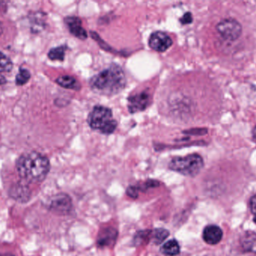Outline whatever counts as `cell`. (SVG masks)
Here are the masks:
<instances>
[{
	"label": "cell",
	"mask_w": 256,
	"mask_h": 256,
	"mask_svg": "<svg viewBox=\"0 0 256 256\" xmlns=\"http://www.w3.org/2000/svg\"><path fill=\"white\" fill-rule=\"evenodd\" d=\"M2 32H3L2 25L1 23H0V36H1L2 33Z\"/></svg>",
	"instance_id": "27"
},
{
	"label": "cell",
	"mask_w": 256,
	"mask_h": 256,
	"mask_svg": "<svg viewBox=\"0 0 256 256\" xmlns=\"http://www.w3.org/2000/svg\"><path fill=\"white\" fill-rule=\"evenodd\" d=\"M10 195L12 198L18 201H26L30 198V189L26 185L18 184L10 189Z\"/></svg>",
	"instance_id": "13"
},
{
	"label": "cell",
	"mask_w": 256,
	"mask_h": 256,
	"mask_svg": "<svg viewBox=\"0 0 256 256\" xmlns=\"http://www.w3.org/2000/svg\"><path fill=\"white\" fill-rule=\"evenodd\" d=\"M67 49L66 46H60L52 48L48 53V57L52 60H60L63 61L64 59V54Z\"/></svg>",
	"instance_id": "18"
},
{
	"label": "cell",
	"mask_w": 256,
	"mask_h": 256,
	"mask_svg": "<svg viewBox=\"0 0 256 256\" xmlns=\"http://www.w3.org/2000/svg\"><path fill=\"white\" fill-rule=\"evenodd\" d=\"M218 33L222 38L228 41H236L242 34V26L234 18H225L216 26Z\"/></svg>",
	"instance_id": "5"
},
{
	"label": "cell",
	"mask_w": 256,
	"mask_h": 256,
	"mask_svg": "<svg viewBox=\"0 0 256 256\" xmlns=\"http://www.w3.org/2000/svg\"><path fill=\"white\" fill-rule=\"evenodd\" d=\"M222 230L216 225H207L203 230V240L209 245L218 244L222 240Z\"/></svg>",
	"instance_id": "9"
},
{
	"label": "cell",
	"mask_w": 256,
	"mask_h": 256,
	"mask_svg": "<svg viewBox=\"0 0 256 256\" xmlns=\"http://www.w3.org/2000/svg\"><path fill=\"white\" fill-rule=\"evenodd\" d=\"M127 194L128 196L132 198H136L138 195V190L136 186H130L128 188Z\"/></svg>",
	"instance_id": "21"
},
{
	"label": "cell",
	"mask_w": 256,
	"mask_h": 256,
	"mask_svg": "<svg viewBox=\"0 0 256 256\" xmlns=\"http://www.w3.org/2000/svg\"><path fill=\"white\" fill-rule=\"evenodd\" d=\"M250 210L252 212V214L256 216V195L251 198L250 202Z\"/></svg>",
	"instance_id": "23"
},
{
	"label": "cell",
	"mask_w": 256,
	"mask_h": 256,
	"mask_svg": "<svg viewBox=\"0 0 256 256\" xmlns=\"http://www.w3.org/2000/svg\"><path fill=\"white\" fill-rule=\"evenodd\" d=\"M56 83L61 87L69 90H79L80 85L76 79L69 75H64L57 78Z\"/></svg>",
	"instance_id": "15"
},
{
	"label": "cell",
	"mask_w": 256,
	"mask_h": 256,
	"mask_svg": "<svg viewBox=\"0 0 256 256\" xmlns=\"http://www.w3.org/2000/svg\"><path fill=\"white\" fill-rule=\"evenodd\" d=\"M118 237V231L114 228H106L102 230L98 236V245L100 247H108L116 243Z\"/></svg>",
	"instance_id": "11"
},
{
	"label": "cell",
	"mask_w": 256,
	"mask_h": 256,
	"mask_svg": "<svg viewBox=\"0 0 256 256\" xmlns=\"http://www.w3.org/2000/svg\"><path fill=\"white\" fill-rule=\"evenodd\" d=\"M13 68V63L12 60L0 52V72H9Z\"/></svg>",
	"instance_id": "19"
},
{
	"label": "cell",
	"mask_w": 256,
	"mask_h": 256,
	"mask_svg": "<svg viewBox=\"0 0 256 256\" xmlns=\"http://www.w3.org/2000/svg\"><path fill=\"white\" fill-rule=\"evenodd\" d=\"M204 167V160L200 155L194 153L184 157L173 158L168 164V168L186 177H194L200 174Z\"/></svg>",
	"instance_id": "4"
},
{
	"label": "cell",
	"mask_w": 256,
	"mask_h": 256,
	"mask_svg": "<svg viewBox=\"0 0 256 256\" xmlns=\"http://www.w3.org/2000/svg\"><path fill=\"white\" fill-rule=\"evenodd\" d=\"M240 243L245 252L256 255V233L246 231L240 237Z\"/></svg>",
	"instance_id": "12"
},
{
	"label": "cell",
	"mask_w": 256,
	"mask_h": 256,
	"mask_svg": "<svg viewBox=\"0 0 256 256\" xmlns=\"http://www.w3.org/2000/svg\"><path fill=\"white\" fill-rule=\"evenodd\" d=\"M64 23L70 33L75 37L81 40H85L88 37L86 31L82 27V21L78 17H68L64 19Z\"/></svg>",
	"instance_id": "10"
},
{
	"label": "cell",
	"mask_w": 256,
	"mask_h": 256,
	"mask_svg": "<svg viewBox=\"0 0 256 256\" xmlns=\"http://www.w3.org/2000/svg\"><path fill=\"white\" fill-rule=\"evenodd\" d=\"M180 245L176 239L166 242L160 248V252L166 256H176L180 253Z\"/></svg>",
	"instance_id": "14"
},
{
	"label": "cell",
	"mask_w": 256,
	"mask_h": 256,
	"mask_svg": "<svg viewBox=\"0 0 256 256\" xmlns=\"http://www.w3.org/2000/svg\"><path fill=\"white\" fill-rule=\"evenodd\" d=\"M6 82H7V81H6V78L2 76V75H0V85H3V84H6Z\"/></svg>",
	"instance_id": "24"
},
{
	"label": "cell",
	"mask_w": 256,
	"mask_h": 256,
	"mask_svg": "<svg viewBox=\"0 0 256 256\" xmlns=\"http://www.w3.org/2000/svg\"><path fill=\"white\" fill-rule=\"evenodd\" d=\"M0 256H14L12 254H0Z\"/></svg>",
	"instance_id": "28"
},
{
	"label": "cell",
	"mask_w": 256,
	"mask_h": 256,
	"mask_svg": "<svg viewBox=\"0 0 256 256\" xmlns=\"http://www.w3.org/2000/svg\"><path fill=\"white\" fill-rule=\"evenodd\" d=\"M16 170L20 177L31 183L43 181L50 168L49 159L42 153L30 152L20 156L16 161Z\"/></svg>",
	"instance_id": "1"
},
{
	"label": "cell",
	"mask_w": 256,
	"mask_h": 256,
	"mask_svg": "<svg viewBox=\"0 0 256 256\" xmlns=\"http://www.w3.org/2000/svg\"><path fill=\"white\" fill-rule=\"evenodd\" d=\"M92 90L99 94L112 96L121 92L126 85L124 71L117 65H112L90 80Z\"/></svg>",
	"instance_id": "2"
},
{
	"label": "cell",
	"mask_w": 256,
	"mask_h": 256,
	"mask_svg": "<svg viewBox=\"0 0 256 256\" xmlns=\"http://www.w3.org/2000/svg\"><path fill=\"white\" fill-rule=\"evenodd\" d=\"M152 230H147V231H140L136 234L134 237V244L136 246H140L142 244H146L149 241H152Z\"/></svg>",
	"instance_id": "17"
},
{
	"label": "cell",
	"mask_w": 256,
	"mask_h": 256,
	"mask_svg": "<svg viewBox=\"0 0 256 256\" xmlns=\"http://www.w3.org/2000/svg\"><path fill=\"white\" fill-rule=\"evenodd\" d=\"M148 44L152 50L162 53L167 51L172 45V40L166 33L158 31L150 35Z\"/></svg>",
	"instance_id": "8"
},
{
	"label": "cell",
	"mask_w": 256,
	"mask_h": 256,
	"mask_svg": "<svg viewBox=\"0 0 256 256\" xmlns=\"http://www.w3.org/2000/svg\"><path fill=\"white\" fill-rule=\"evenodd\" d=\"M232 256H255V255H254V254L248 253V252H245V253L236 254V255H232Z\"/></svg>",
	"instance_id": "25"
},
{
	"label": "cell",
	"mask_w": 256,
	"mask_h": 256,
	"mask_svg": "<svg viewBox=\"0 0 256 256\" xmlns=\"http://www.w3.org/2000/svg\"><path fill=\"white\" fill-rule=\"evenodd\" d=\"M150 95L146 91L141 92L128 99V110L131 114L143 111L150 105Z\"/></svg>",
	"instance_id": "6"
},
{
	"label": "cell",
	"mask_w": 256,
	"mask_h": 256,
	"mask_svg": "<svg viewBox=\"0 0 256 256\" xmlns=\"http://www.w3.org/2000/svg\"><path fill=\"white\" fill-rule=\"evenodd\" d=\"M180 21L183 25L191 24V23L192 22V14H191L190 12H188V13L185 14V15L180 18Z\"/></svg>",
	"instance_id": "22"
},
{
	"label": "cell",
	"mask_w": 256,
	"mask_h": 256,
	"mask_svg": "<svg viewBox=\"0 0 256 256\" xmlns=\"http://www.w3.org/2000/svg\"><path fill=\"white\" fill-rule=\"evenodd\" d=\"M30 72L27 69H20L19 71V73L16 76V84L18 86L24 85L26 83L28 82V80L30 79Z\"/></svg>",
	"instance_id": "20"
},
{
	"label": "cell",
	"mask_w": 256,
	"mask_h": 256,
	"mask_svg": "<svg viewBox=\"0 0 256 256\" xmlns=\"http://www.w3.org/2000/svg\"><path fill=\"white\" fill-rule=\"evenodd\" d=\"M88 123L92 129L105 135L114 133L117 127V122L112 117V110L102 105L93 108L88 116Z\"/></svg>",
	"instance_id": "3"
},
{
	"label": "cell",
	"mask_w": 256,
	"mask_h": 256,
	"mask_svg": "<svg viewBox=\"0 0 256 256\" xmlns=\"http://www.w3.org/2000/svg\"><path fill=\"white\" fill-rule=\"evenodd\" d=\"M170 235L168 230L164 228H156L152 230V242L154 244L159 245L162 243Z\"/></svg>",
	"instance_id": "16"
},
{
	"label": "cell",
	"mask_w": 256,
	"mask_h": 256,
	"mask_svg": "<svg viewBox=\"0 0 256 256\" xmlns=\"http://www.w3.org/2000/svg\"><path fill=\"white\" fill-rule=\"evenodd\" d=\"M252 136H254V139L256 140V126L252 130Z\"/></svg>",
	"instance_id": "26"
},
{
	"label": "cell",
	"mask_w": 256,
	"mask_h": 256,
	"mask_svg": "<svg viewBox=\"0 0 256 256\" xmlns=\"http://www.w3.org/2000/svg\"><path fill=\"white\" fill-rule=\"evenodd\" d=\"M72 198L66 194H58L51 199L50 209L58 214L66 215L72 210Z\"/></svg>",
	"instance_id": "7"
}]
</instances>
